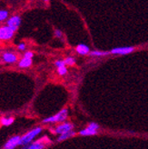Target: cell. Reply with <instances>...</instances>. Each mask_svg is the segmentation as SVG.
I'll list each match as a JSON object with an SVG mask.
<instances>
[{"instance_id": "6da1fadb", "label": "cell", "mask_w": 148, "mask_h": 149, "mask_svg": "<svg viewBox=\"0 0 148 149\" xmlns=\"http://www.w3.org/2000/svg\"><path fill=\"white\" fill-rule=\"evenodd\" d=\"M41 131H42V129L40 127H38V128H35V129L31 130L30 132H28L27 134H26L25 136H23L20 138L18 145L19 146H25V145L29 144Z\"/></svg>"}, {"instance_id": "9a60e30c", "label": "cell", "mask_w": 148, "mask_h": 149, "mask_svg": "<svg viewBox=\"0 0 148 149\" xmlns=\"http://www.w3.org/2000/svg\"><path fill=\"white\" fill-rule=\"evenodd\" d=\"M110 53V52H101V51H92L90 52V56H106Z\"/></svg>"}, {"instance_id": "8fae6325", "label": "cell", "mask_w": 148, "mask_h": 149, "mask_svg": "<svg viewBox=\"0 0 148 149\" xmlns=\"http://www.w3.org/2000/svg\"><path fill=\"white\" fill-rule=\"evenodd\" d=\"M97 133V130H94V129H92L90 127H87L82 131H80V135H82V136H94L95 135V134Z\"/></svg>"}, {"instance_id": "4fadbf2b", "label": "cell", "mask_w": 148, "mask_h": 149, "mask_svg": "<svg viewBox=\"0 0 148 149\" xmlns=\"http://www.w3.org/2000/svg\"><path fill=\"white\" fill-rule=\"evenodd\" d=\"M15 121V118L14 117H9V118H6V117H2L1 118V124L3 125H10L11 124H13Z\"/></svg>"}, {"instance_id": "603a6c76", "label": "cell", "mask_w": 148, "mask_h": 149, "mask_svg": "<svg viewBox=\"0 0 148 149\" xmlns=\"http://www.w3.org/2000/svg\"><path fill=\"white\" fill-rule=\"evenodd\" d=\"M18 48H19L20 50H25V49H26V45H25L24 43L20 44L19 46H18Z\"/></svg>"}, {"instance_id": "ffe728a7", "label": "cell", "mask_w": 148, "mask_h": 149, "mask_svg": "<svg viewBox=\"0 0 148 149\" xmlns=\"http://www.w3.org/2000/svg\"><path fill=\"white\" fill-rule=\"evenodd\" d=\"M88 127H90L92 129H94V130H97L99 128V125L97 123H90L89 125H88Z\"/></svg>"}, {"instance_id": "ba28073f", "label": "cell", "mask_w": 148, "mask_h": 149, "mask_svg": "<svg viewBox=\"0 0 148 149\" xmlns=\"http://www.w3.org/2000/svg\"><path fill=\"white\" fill-rule=\"evenodd\" d=\"M76 52L79 54V55H87L90 53V49L86 45H84V44H80L76 47Z\"/></svg>"}, {"instance_id": "8992f818", "label": "cell", "mask_w": 148, "mask_h": 149, "mask_svg": "<svg viewBox=\"0 0 148 149\" xmlns=\"http://www.w3.org/2000/svg\"><path fill=\"white\" fill-rule=\"evenodd\" d=\"M74 125L70 123H65L62 124L60 125H58L57 127L56 128V133L60 134V135H64V134L69 133L71 131H73Z\"/></svg>"}, {"instance_id": "3957f363", "label": "cell", "mask_w": 148, "mask_h": 149, "mask_svg": "<svg viewBox=\"0 0 148 149\" xmlns=\"http://www.w3.org/2000/svg\"><path fill=\"white\" fill-rule=\"evenodd\" d=\"M135 51L133 47H115L110 51L111 54L115 55H127Z\"/></svg>"}, {"instance_id": "e0dca14e", "label": "cell", "mask_w": 148, "mask_h": 149, "mask_svg": "<svg viewBox=\"0 0 148 149\" xmlns=\"http://www.w3.org/2000/svg\"><path fill=\"white\" fill-rule=\"evenodd\" d=\"M7 16H8V13L6 10H0V21H3L5 20Z\"/></svg>"}, {"instance_id": "7a4b0ae2", "label": "cell", "mask_w": 148, "mask_h": 149, "mask_svg": "<svg viewBox=\"0 0 148 149\" xmlns=\"http://www.w3.org/2000/svg\"><path fill=\"white\" fill-rule=\"evenodd\" d=\"M67 116H68V112H67V109H63L61 110L60 112H58V113L53 116H50V117H47L46 119H44L43 120V123H55V122H62V121H65L66 118H67Z\"/></svg>"}, {"instance_id": "5b68a950", "label": "cell", "mask_w": 148, "mask_h": 149, "mask_svg": "<svg viewBox=\"0 0 148 149\" xmlns=\"http://www.w3.org/2000/svg\"><path fill=\"white\" fill-rule=\"evenodd\" d=\"M21 24V18L18 16H15L12 17L10 19H8L7 21V26L10 27L14 32H16L17 30L18 26Z\"/></svg>"}, {"instance_id": "30bf717a", "label": "cell", "mask_w": 148, "mask_h": 149, "mask_svg": "<svg viewBox=\"0 0 148 149\" xmlns=\"http://www.w3.org/2000/svg\"><path fill=\"white\" fill-rule=\"evenodd\" d=\"M44 147H45V145L41 142V140H39V141H38V142H35V143L30 145L29 146H26L23 149H43Z\"/></svg>"}, {"instance_id": "d6986e66", "label": "cell", "mask_w": 148, "mask_h": 149, "mask_svg": "<svg viewBox=\"0 0 148 149\" xmlns=\"http://www.w3.org/2000/svg\"><path fill=\"white\" fill-rule=\"evenodd\" d=\"M56 66H57V68H63V66H65V63L64 60H57L56 61L55 63Z\"/></svg>"}, {"instance_id": "44dd1931", "label": "cell", "mask_w": 148, "mask_h": 149, "mask_svg": "<svg viewBox=\"0 0 148 149\" xmlns=\"http://www.w3.org/2000/svg\"><path fill=\"white\" fill-rule=\"evenodd\" d=\"M33 56H34V54L32 53V52H26V53L25 54V56H24V57L29 58V59H32Z\"/></svg>"}, {"instance_id": "277c9868", "label": "cell", "mask_w": 148, "mask_h": 149, "mask_svg": "<svg viewBox=\"0 0 148 149\" xmlns=\"http://www.w3.org/2000/svg\"><path fill=\"white\" fill-rule=\"evenodd\" d=\"M14 31L8 26H3L0 27V39L3 40H8L12 38L14 36Z\"/></svg>"}, {"instance_id": "2e32d148", "label": "cell", "mask_w": 148, "mask_h": 149, "mask_svg": "<svg viewBox=\"0 0 148 149\" xmlns=\"http://www.w3.org/2000/svg\"><path fill=\"white\" fill-rule=\"evenodd\" d=\"M64 61H65V65H73L74 64L76 63V59L74 58V57H72V56H68V57H66Z\"/></svg>"}, {"instance_id": "7c38bea8", "label": "cell", "mask_w": 148, "mask_h": 149, "mask_svg": "<svg viewBox=\"0 0 148 149\" xmlns=\"http://www.w3.org/2000/svg\"><path fill=\"white\" fill-rule=\"evenodd\" d=\"M31 65H32V59L26 58V57L21 59V61L19 62L20 68H28V66H30Z\"/></svg>"}, {"instance_id": "9c48e42d", "label": "cell", "mask_w": 148, "mask_h": 149, "mask_svg": "<svg viewBox=\"0 0 148 149\" xmlns=\"http://www.w3.org/2000/svg\"><path fill=\"white\" fill-rule=\"evenodd\" d=\"M3 58L4 61L6 63H14L17 61V56L12 53H5Z\"/></svg>"}, {"instance_id": "ac0fdd59", "label": "cell", "mask_w": 148, "mask_h": 149, "mask_svg": "<svg viewBox=\"0 0 148 149\" xmlns=\"http://www.w3.org/2000/svg\"><path fill=\"white\" fill-rule=\"evenodd\" d=\"M66 73H67V68H66L65 66H63V68H58V74H60V76H65Z\"/></svg>"}, {"instance_id": "52a82bcc", "label": "cell", "mask_w": 148, "mask_h": 149, "mask_svg": "<svg viewBox=\"0 0 148 149\" xmlns=\"http://www.w3.org/2000/svg\"><path fill=\"white\" fill-rule=\"evenodd\" d=\"M20 136H16L12 138H10L8 141L6 142V144L4 146V149H15L17 146H18V143L20 141Z\"/></svg>"}, {"instance_id": "7402d4cb", "label": "cell", "mask_w": 148, "mask_h": 149, "mask_svg": "<svg viewBox=\"0 0 148 149\" xmlns=\"http://www.w3.org/2000/svg\"><path fill=\"white\" fill-rule=\"evenodd\" d=\"M55 35H56V37H61L63 34H62V32H61L60 30H57V29H56V32H55Z\"/></svg>"}, {"instance_id": "5bb4252c", "label": "cell", "mask_w": 148, "mask_h": 149, "mask_svg": "<svg viewBox=\"0 0 148 149\" xmlns=\"http://www.w3.org/2000/svg\"><path fill=\"white\" fill-rule=\"evenodd\" d=\"M74 135H75V132L74 131H71L69 133H66V134H64V135H60V136L58 137V141H63V140H65V139H67L71 136H73Z\"/></svg>"}]
</instances>
